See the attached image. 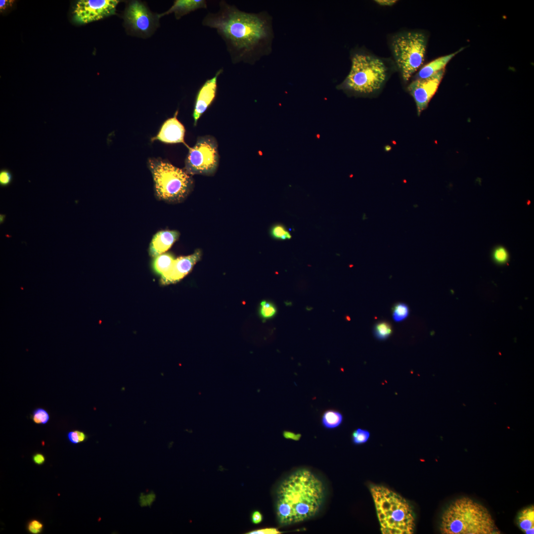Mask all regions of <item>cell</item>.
Here are the masks:
<instances>
[{"instance_id":"6da1fadb","label":"cell","mask_w":534,"mask_h":534,"mask_svg":"<svg viewBox=\"0 0 534 534\" xmlns=\"http://www.w3.org/2000/svg\"><path fill=\"white\" fill-rule=\"evenodd\" d=\"M216 12H208L204 26L215 29L225 43L233 64H254L270 51V18L265 13H249L220 0Z\"/></svg>"},{"instance_id":"7a4b0ae2","label":"cell","mask_w":534,"mask_h":534,"mask_svg":"<svg viewBox=\"0 0 534 534\" xmlns=\"http://www.w3.org/2000/svg\"><path fill=\"white\" fill-rule=\"evenodd\" d=\"M325 496L322 481L307 469L298 470L283 480L276 492L275 512L281 526L310 519L319 512Z\"/></svg>"},{"instance_id":"3957f363","label":"cell","mask_w":534,"mask_h":534,"mask_svg":"<svg viewBox=\"0 0 534 534\" xmlns=\"http://www.w3.org/2000/svg\"><path fill=\"white\" fill-rule=\"evenodd\" d=\"M443 534H500L489 510L468 497L458 498L443 512L440 525Z\"/></svg>"},{"instance_id":"277c9868","label":"cell","mask_w":534,"mask_h":534,"mask_svg":"<svg viewBox=\"0 0 534 534\" xmlns=\"http://www.w3.org/2000/svg\"><path fill=\"white\" fill-rule=\"evenodd\" d=\"M383 534H412L415 520L412 508L398 493L383 486L370 488Z\"/></svg>"},{"instance_id":"5b68a950","label":"cell","mask_w":534,"mask_h":534,"mask_svg":"<svg viewBox=\"0 0 534 534\" xmlns=\"http://www.w3.org/2000/svg\"><path fill=\"white\" fill-rule=\"evenodd\" d=\"M147 165L152 174L156 196L172 203L183 201L192 189L193 180L184 170L161 158H150Z\"/></svg>"},{"instance_id":"8992f818","label":"cell","mask_w":534,"mask_h":534,"mask_svg":"<svg viewBox=\"0 0 534 534\" xmlns=\"http://www.w3.org/2000/svg\"><path fill=\"white\" fill-rule=\"evenodd\" d=\"M350 71L339 88L357 94H370L379 90L388 75L386 65L380 58L365 52L353 54Z\"/></svg>"},{"instance_id":"52a82bcc","label":"cell","mask_w":534,"mask_h":534,"mask_svg":"<svg viewBox=\"0 0 534 534\" xmlns=\"http://www.w3.org/2000/svg\"><path fill=\"white\" fill-rule=\"evenodd\" d=\"M427 38L420 32L407 31L396 35L391 49L401 77L407 82L423 64L426 50Z\"/></svg>"},{"instance_id":"ba28073f","label":"cell","mask_w":534,"mask_h":534,"mask_svg":"<svg viewBox=\"0 0 534 534\" xmlns=\"http://www.w3.org/2000/svg\"><path fill=\"white\" fill-rule=\"evenodd\" d=\"M189 151L185 160L184 170L189 175H212L219 161L218 143L211 136H201Z\"/></svg>"},{"instance_id":"9c48e42d","label":"cell","mask_w":534,"mask_h":534,"mask_svg":"<svg viewBox=\"0 0 534 534\" xmlns=\"http://www.w3.org/2000/svg\"><path fill=\"white\" fill-rule=\"evenodd\" d=\"M119 0H80L73 10L74 21L85 24L114 14Z\"/></svg>"},{"instance_id":"30bf717a","label":"cell","mask_w":534,"mask_h":534,"mask_svg":"<svg viewBox=\"0 0 534 534\" xmlns=\"http://www.w3.org/2000/svg\"><path fill=\"white\" fill-rule=\"evenodd\" d=\"M445 72V69L430 77L417 79L409 85L407 89L415 100L418 115L426 108L437 91Z\"/></svg>"},{"instance_id":"8fae6325","label":"cell","mask_w":534,"mask_h":534,"mask_svg":"<svg viewBox=\"0 0 534 534\" xmlns=\"http://www.w3.org/2000/svg\"><path fill=\"white\" fill-rule=\"evenodd\" d=\"M124 18L129 27L140 34L148 33L154 25L152 13L142 3L136 0L129 3L125 10Z\"/></svg>"},{"instance_id":"7c38bea8","label":"cell","mask_w":534,"mask_h":534,"mask_svg":"<svg viewBox=\"0 0 534 534\" xmlns=\"http://www.w3.org/2000/svg\"><path fill=\"white\" fill-rule=\"evenodd\" d=\"M222 72V68L219 69L215 76L207 80L199 89L193 112L194 126L196 125L198 119L214 101L217 94L218 79Z\"/></svg>"},{"instance_id":"4fadbf2b","label":"cell","mask_w":534,"mask_h":534,"mask_svg":"<svg viewBox=\"0 0 534 534\" xmlns=\"http://www.w3.org/2000/svg\"><path fill=\"white\" fill-rule=\"evenodd\" d=\"M201 255V250L197 249L192 254L176 259L170 270L161 276V284L169 285L180 281L192 270Z\"/></svg>"},{"instance_id":"5bb4252c","label":"cell","mask_w":534,"mask_h":534,"mask_svg":"<svg viewBox=\"0 0 534 534\" xmlns=\"http://www.w3.org/2000/svg\"><path fill=\"white\" fill-rule=\"evenodd\" d=\"M178 113V110L173 117L163 123L157 135L151 138L152 142L158 140L166 143H182L186 145L184 140L185 130L177 118Z\"/></svg>"},{"instance_id":"9a60e30c","label":"cell","mask_w":534,"mask_h":534,"mask_svg":"<svg viewBox=\"0 0 534 534\" xmlns=\"http://www.w3.org/2000/svg\"><path fill=\"white\" fill-rule=\"evenodd\" d=\"M179 233L177 230H161L153 237L149 248V254L156 257L166 252L178 239Z\"/></svg>"},{"instance_id":"2e32d148","label":"cell","mask_w":534,"mask_h":534,"mask_svg":"<svg viewBox=\"0 0 534 534\" xmlns=\"http://www.w3.org/2000/svg\"><path fill=\"white\" fill-rule=\"evenodd\" d=\"M207 8V2L205 0H177L168 11L159 15V17L174 12L176 19H178L192 11Z\"/></svg>"},{"instance_id":"e0dca14e","label":"cell","mask_w":534,"mask_h":534,"mask_svg":"<svg viewBox=\"0 0 534 534\" xmlns=\"http://www.w3.org/2000/svg\"><path fill=\"white\" fill-rule=\"evenodd\" d=\"M459 50L443 56L440 57L423 66L417 74V79H425L431 77L440 71L445 69V67L449 61L458 52Z\"/></svg>"},{"instance_id":"ac0fdd59","label":"cell","mask_w":534,"mask_h":534,"mask_svg":"<svg viewBox=\"0 0 534 534\" xmlns=\"http://www.w3.org/2000/svg\"><path fill=\"white\" fill-rule=\"evenodd\" d=\"M517 523L520 529L525 534H534V505L530 506L521 510L518 517Z\"/></svg>"},{"instance_id":"d6986e66","label":"cell","mask_w":534,"mask_h":534,"mask_svg":"<svg viewBox=\"0 0 534 534\" xmlns=\"http://www.w3.org/2000/svg\"><path fill=\"white\" fill-rule=\"evenodd\" d=\"M176 259L169 253L162 254L156 257L153 262V268L157 274L163 276L171 269Z\"/></svg>"},{"instance_id":"ffe728a7","label":"cell","mask_w":534,"mask_h":534,"mask_svg":"<svg viewBox=\"0 0 534 534\" xmlns=\"http://www.w3.org/2000/svg\"><path fill=\"white\" fill-rule=\"evenodd\" d=\"M343 421V416L339 412L329 409L325 411L321 417V423L326 429H333L338 427Z\"/></svg>"},{"instance_id":"44dd1931","label":"cell","mask_w":534,"mask_h":534,"mask_svg":"<svg viewBox=\"0 0 534 534\" xmlns=\"http://www.w3.org/2000/svg\"><path fill=\"white\" fill-rule=\"evenodd\" d=\"M374 336L379 340H385L388 338L392 333V328L390 323L386 321L378 322L374 327Z\"/></svg>"},{"instance_id":"7402d4cb","label":"cell","mask_w":534,"mask_h":534,"mask_svg":"<svg viewBox=\"0 0 534 534\" xmlns=\"http://www.w3.org/2000/svg\"><path fill=\"white\" fill-rule=\"evenodd\" d=\"M276 308L271 302L263 301L260 304L259 313L264 319H267L273 317L276 313Z\"/></svg>"},{"instance_id":"603a6c76","label":"cell","mask_w":534,"mask_h":534,"mask_svg":"<svg viewBox=\"0 0 534 534\" xmlns=\"http://www.w3.org/2000/svg\"><path fill=\"white\" fill-rule=\"evenodd\" d=\"M408 314L409 309L405 304L398 303L393 308V318L395 321L399 322L404 320Z\"/></svg>"},{"instance_id":"cb8c5ba5","label":"cell","mask_w":534,"mask_h":534,"mask_svg":"<svg viewBox=\"0 0 534 534\" xmlns=\"http://www.w3.org/2000/svg\"><path fill=\"white\" fill-rule=\"evenodd\" d=\"M270 234L272 237L279 240H287L291 238L290 232L281 224H275L270 229Z\"/></svg>"},{"instance_id":"d4e9b609","label":"cell","mask_w":534,"mask_h":534,"mask_svg":"<svg viewBox=\"0 0 534 534\" xmlns=\"http://www.w3.org/2000/svg\"><path fill=\"white\" fill-rule=\"evenodd\" d=\"M31 418L38 424H45L49 419V415L46 410L42 408H37L32 412Z\"/></svg>"},{"instance_id":"484cf974","label":"cell","mask_w":534,"mask_h":534,"mask_svg":"<svg viewBox=\"0 0 534 534\" xmlns=\"http://www.w3.org/2000/svg\"><path fill=\"white\" fill-rule=\"evenodd\" d=\"M370 436L369 432L360 428L355 430L352 434V441L355 445H360L366 443Z\"/></svg>"},{"instance_id":"4316f807","label":"cell","mask_w":534,"mask_h":534,"mask_svg":"<svg viewBox=\"0 0 534 534\" xmlns=\"http://www.w3.org/2000/svg\"><path fill=\"white\" fill-rule=\"evenodd\" d=\"M67 438L71 443L77 444L85 441L88 436L84 432L75 430L68 432Z\"/></svg>"},{"instance_id":"83f0119b","label":"cell","mask_w":534,"mask_h":534,"mask_svg":"<svg viewBox=\"0 0 534 534\" xmlns=\"http://www.w3.org/2000/svg\"><path fill=\"white\" fill-rule=\"evenodd\" d=\"M13 181V175L11 172L6 169L0 171V185L2 187H7L11 184Z\"/></svg>"},{"instance_id":"f1b7e54d","label":"cell","mask_w":534,"mask_h":534,"mask_svg":"<svg viewBox=\"0 0 534 534\" xmlns=\"http://www.w3.org/2000/svg\"><path fill=\"white\" fill-rule=\"evenodd\" d=\"M493 257L497 263L503 264L508 260V254L505 248L499 247L494 251Z\"/></svg>"},{"instance_id":"f546056e","label":"cell","mask_w":534,"mask_h":534,"mask_svg":"<svg viewBox=\"0 0 534 534\" xmlns=\"http://www.w3.org/2000/svg\"><path fill=\"white\" fill-rule=\"evenodd\" d=\"M43 527V524L37 520H32L29 522L27 525L28 531L33 534L40 533L42 531Z\"/></svg>"},{"instance_id":"4dcf8cb0","label":"cell","mask_w":534,"mask_h":534,"mask_svg":"<svg viewBox=\"0 0 534 534\" xmlns=\"http://www.w3.org/2000/svg\"><path fill=\"white\" fill-rule=\"evenodd\" d=\"M281 532L274 528L256 530L247 533L248 534H278Z\"/></svg>"},{"instance_id":"1f68e13d","label":"cell","mask_w":534,"mask_h":534,"mask_svg":"<svg viewBox=\"0 0 534 534\" xmlns=\"http://www.w3.org/2000/svg\"><path fill=\"white\" fill-rule=\"evenodd\" d=\"M283 436L285 439H291L296 441H299L301 437V435L300 434H296L288 431H284L283 432Z\"/></svg>"},{"instance_id":"d6a6232c","label":"cell","mask_w":534,"mask_h":534,"mask_svg":"<svg viewBox=\"0 0 534 534\" xmlns=\"http://www.w3.org/2000/svg\"><path fill=\"white\" fill-rule=\"evenodd\" d=\"M263 520V515L258 511H254L251 515L252 522L254 524H260Z\"/></svg>"},{"instance_id":"836d02e7","label":"cell","mask_w":534,"mask_h":534,"mask_svg":"<svg viewBox=\"0 0 534 534\" xmlns=\"http://www.w3.org/2000/svg\"><path fill=\"white\" fill-rule=\"evenodd\" d=\"M33 460L35 464L40 465L44 463L45 457L42 453H37L33 456Z\"/></svg>"},{"instance_id":"e575fe53","label":"cell","mask_w":534,"mask_h":534,"mask_svg":"<svg viewBox=\"0 0 534 534\" xmlns=\"http://www.w3.org/2000/svg\"><path fill=\"white\" fill-rule=\"evenodd\" d=\"M13 0H0V10L1 12L4 10L7 7L11 6L14 2Z\"/></svg>"},{"instance_id":"d590c367","label":"cell","mask_w":534,"mask_h":534,"mask_svg":"<svg viewBox=\"0 0 534 534\" xmlns=\"http://www.w3.org/2000/svg\"><path fill=\"white\" fill-rule=\"evenodd\" d=\"M375 1L378 4L382 6H392L396 2V0H377Z\"/></svg>"},{"instance_id":"8d00e7d4","label":"cell","mask_w":534,"mask_h":534,"mask_svg":"<svg viewBox=\"0 0 534 534\" xmlns=\"http://www.w3.org/2000/svg\"><path fill=\"white\" fill-rule=\"evenodd\" d=\"M5 218V215H4L3 214H0V223H2L4 222Z\"/></svg>"}]
</instances>
